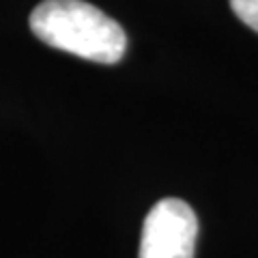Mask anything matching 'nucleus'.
Segmentation results:
<instances>
[{
    "instance_id": "3",
    "label": "nucleus",
    "mask_w": 258,
    "mask_h": 258,
    "mask_svg": "<svg viewBox=\"0 0 258 258\" xmlns=\"http://www.w3.org/2000/svg\"><path fill=\"white\" fill-rule=\"evenodd\" d=\"M230 7L241 22L258 32V0H230Z\"/></svg>"
},
{
    "instance_id": "2",
    "label": "nucleus",
    "mask_w": 258,
    "mask_h": 258,
    "mask_svg": "<svg viewBox=\"0 0 258 258\" xmlns=\"http://www.w3.org/2000/svg\"><path fill=\"white\" fill-rule=\"evenodd\" d=\"M198 217L181 198H164L142 226L138 258H194Z\"/></svg>"
},
{
    "instance_id": "1",
    "label": "nucleus",
    "mask_w": 258,
    "mask_h": 258,
    "mask_svg": "<svg viewBox=\"0 0 258 258\" xmlns=\"http://www.w3.org/2000/svg\"><path fill=\"white\" fill-rule=\"evenodd\" d=\"M30 28L50 47L101 64L118 62L127 50L123 26L84 0H43L30 13Z\"/></svg>"
}]
</instances>
